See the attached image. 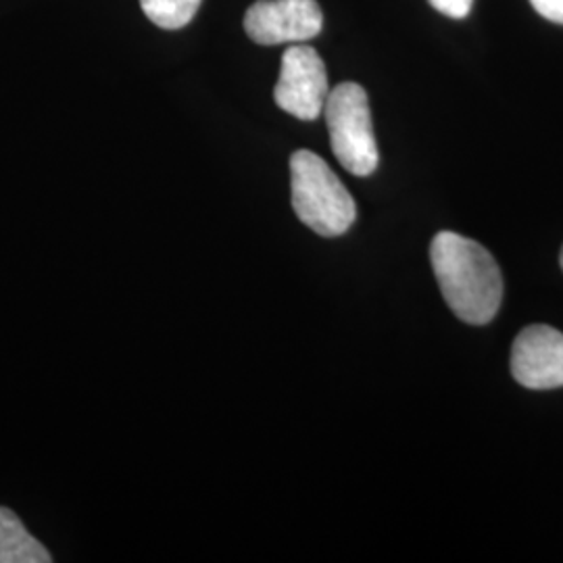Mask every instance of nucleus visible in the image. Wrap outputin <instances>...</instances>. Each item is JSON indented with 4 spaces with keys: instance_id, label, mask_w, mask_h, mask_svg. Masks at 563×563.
Here are the masks:
<instances>
[{
    "instance_id": "0eeeda50",
    "label": "nucleus",
    "mask_w": 563,
    "mask_h": 563,
    "mask_svg": "<svg viewBox=\"0 0 563 563\" xmlns=\"http://www.w3.org/2000/svg\"><path fill=\"white\" fill-rule=\"evenodd\" d=\"M48 549L27 532L20 516L0 507V563H51Z\"/></svg>"
},
{
    "instance_id": "9d476101",
    "label": "nucleus",
    "mask_w": 563,
    "mask_h": 563,
    "mask_svg": "<svg viewBox=\"0 0 563 563\" xmlns=\"http://www.w3.org/2000/svg\"><path fill=\"white\" fill-rule=\"evenodd\" d=\"M530 4L544 20L563 25V0H530Z\"/></svg>"
},
{
    "instance_id": "423d86ee",
    "label": "nucleus",
    "mask_w": 563,
    "mask_h": 563,
    "mask_svg": "<svg viewBox=\"0 0 563 563\" xmlns=\"http://www.w3.org/2000/svg\"><path fill=\"white\" fill-rule=\"evenodd\" d=\"M511 374L530 390L562 388V332L544 323L523 328L511 346Z\"/></svg>"
},
{
    "instance_id": "7ed1b4c3",
    "label": "nucleus",
    "mask_w": 563,
    "mask_h": 563,
    "mask_svg": "<svg viewBox=\"0 0 563 563\" xmlns=\"http://www.w3.org/2000/svg\"><path fill=\"white\" fill-rule=\"evenodd\" d=\"M330 144L346 172L353 176H372L380 155L372 128L367 92L355 81H342L330 90L323 107Z\"/></svg>"
},
{
    "instance_id": "f03ea898",
    "label": "nucleus",
    "mask_w": 563,
    "mask_h": 563,
    "mask_svg": "<svg viewBox=\"0 0 563 563\" xmlns=\"http://www.w3.org/2000/svg\"><path fill=\"white\" fill-rule=\"evenodd\" d=\"M292 209L316 234L334 239L344 234L357 218L351 192L320 155L297 151L290 157Z\"/></svg>"
},
{
    "instance_id": "20e7f679",
    "label": "nucleus",
    "mask_w": 563,
    "mask_h": 563,
    "mask_svg": "<svg viewBox=\"0 0 563 563\" xmlns=\"http://www.w3.org/2000/svg\"><path fill=\"white\" fill-rule=\"evenodd\" d=\"M328 71L316 48L297 44L282 55L280 80L274 101L288 115L302 121L318 120L328 101Z\"/></svg>"
},
{
    "instance_id": "1a4fd4ad",
    "label": "nucleus",
    "mask_w": 563,
    "mask_h": 563,
    "mask_svg": "<svg viewBox=\"0 0 563 563\" xmlns=\"http://www.w3.org/2000/svg\"><path fill=\"white\" fill-rule=\"evenodd\" d=\"M430 4L446 18L463 20L470 15L474 0H430Z\"/></svg>"
},
{
    "instance_id": "39448f33",
    "label": "nucleus",
    "mask_w": 563,
    "mask_h": 563,
    "mask_svg": "<svg viewBox=\"0 0 563 563\" xmlns=\"http://www.w3.org/2000/svg\"><path fill=\"white\" fill-rule=\"evenodd\" d=\"M322 27L318 0H257L244 15V32L262 46L311 41Z\"/></svg>"
},
{
    "instance_id": "f257e3e1",
    "label": "nucleus",
    "mask_w": 563,
    "mask_h": 563,
    "mask_svg": "<svg viewBox=\"0 0 563 563\" xmlns=\"http://www.w3.org/2000/svg\"><path fill=\"white\" fill-rule=\"evenodd\" d=\"M430 262L449 309L465 323L493 322L504 301V276L481 242L455 232H439Z\"/></svg>"
},
{
    "instance_id": "6e6552de",
    "label": "nucleus",
    "mask_w": 563,
    "mask_h": 563,
    "mask_svg": "<svg viewBox=\"0 0 563 563\" xmlns=\"http://www.w3.org/2000/svg\"><path fill=\"white\" fill-rule=\"evenodd\" d=\"M202 0H141L142 11L163 30H180L197 15Z\"/></svg>"
},
{
    "instance_id": "9b49d317",
    "label": "nucleus",
    "mask_w": 563,
    "mask_h": 563,
    "mask_svg": "<svg viewBox=\"0 0 563 563\" xmlns=\"http://www.w3.org/2000/svg\"><path fill=\"white\" fill-rule=\"evenodd\" d=\"M560 265H562V269H563V249H562V255H560Z\"/></svg>"
}]
</instances>
